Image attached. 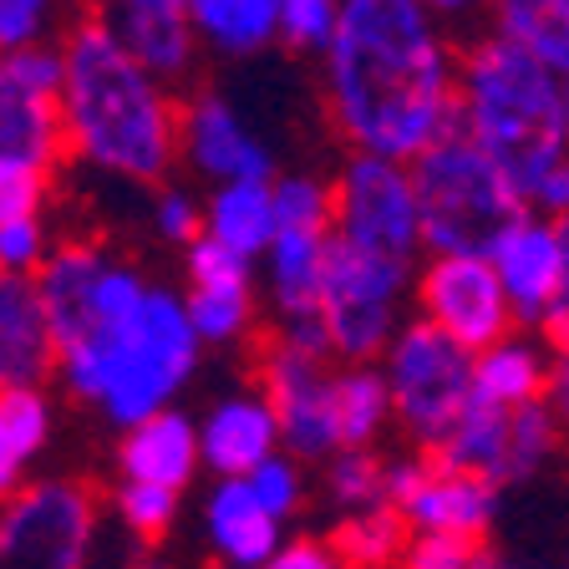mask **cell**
I'll return each mask as SVG.
<instances>
[{"label":"cell","instance_id":"cell-1","mask_svg":"<svg viewBox=\"0 0 569 569\" xmlns=\"http://www.w3.org/2000/svg\"><path fill=\"white\" fill-rule=\"evenodd\" d=\"M326 112L351 153L412 168L458 132V57L422 0H346L326 51Z\"/></svg>","mask_w":569,"mask_h":569},{"label":"cell","instance_id":"cell-2","mask_svg":"<svg viewBox=\"0 0 569 569\" xmlns=\"http://www.w3.org/2000/svg\"><path fill=\"white\" fill-rule=\"evenodd\" d=\"M67 51V118L71 158L128 183H163L168 168L183 158L178 128L183 102H173L168 82L142 67L102 16H82L61 41Z\"/></svg>","mask_w":569,"mask_h":569},{"label":"cell","instance_id":"cell-3","mask_svg":"<svg viewBox=\"0 0 569 569\" xmlns=\"http://www.w3.org/2000/svg\"><path fill=\"white\" fill-rule=\"evenodd\" d=\"M199 346L189 300L168 284H153L138 316L97 326L82 341L61 346L57 381L67 397L92 402L107 427L128 432L173 407V397L199 371Z\"/></svg>","mask_w":569,"mask_h":569},{"label":"cell","instance_id":"cell-4","mask_svg":"<svg viewBox=\"0 0 569 569\" xmlns=\"http://www.w3.org/2000/svg\"><path fill=\"white\" fill-rule=\"evenodd\" d=\"M458 128L529 209L539 183L569 158V87L523 47L483 36L458 61Z\"/></svg>","mask_w":569,"mask_h":569},{"label":"cell","instance_id":"cell-5","mask_svg":"<svg viewBox=\"0 0 569 569\" xmlns=\"http://www.w3.org/2000/svg\"><path fill=\"white\" fill-rule=\"evenodd\" d=\"M412 183L427 254H488L498 229L523 209L513 183L462 128L417 158Z\"/></svg>","mask_w":569,"mask_h":569},{"label":"cell","instance_id":"cell-6","mask_svg":"<svg viewBox=\"0 0 569 569\" xmlns=\"http://www.w3.org/2000/svg\"><path fill=\"white\" fill-rule=\"evenodd\" d=\"M473 361H478L473 351H462L458 341H448L422 316L407 320L402 331H397V341L387 346L381 371H387L397 422L417 442V452L438 448L452 432V422L462 417V407L473 402V391H478Z\"/></svg>","mask_w":569,"mask_h":569},{"label":"cell","instance_id":"cell-7","mask_svg":"<svg viewBox=\"0 0 569 569\" xmlns=\"http://www.w3.org/2000/svg\"><path fill=\"white\" fill-rule=\"evenodd\" d=\"M422 264L381 260L331 239V270H326V331L331 351L346 367H381L387 346L402 331V306L417 290Z\"/></svg>","mask_w":569,"mask_h":569},{"label":"cell","instance_id":"cell-8","mask_svg":"<svg viewBox=\"0 0 569 569\" xmlns=\"http://www.w3.org/2000/svg\"><path fill=\"white\" fill-rule=\"evenodd\" d=\"M102 498L82 478H31L0 503V569H92Z\"/></svg>","mask_w":569,"mask_h":569},{"label":"cell","instance_id":"cell-9","mask_svg":"<svg viewBox=\"0 0 569 569\" xmlns=\"http://www.w3.org/2000/svg\"><path fill=\"white\" fill-rule=\"evenodd\" d=\"M336 239L361 254L422 264V209L407 163L351 153L336 173Z\"/></svg>","mask_w":569,"mask_h":569},{"label":"cell","instance_id":"cell-10","mask_svg":"<svg viewBox=\"0 0 569 569\" xmlns=\"http://www.w3.org/2000/svg\"><path fill=\"white\" fill-rule=\"evenodd\" d=\"M417 316L438 326L462 351H488L503 336L523 331L503 280L493 274L488 254H427L417 270Z\"/></svg>","mask_w":569,"mask_h":569},{"label":"cell","instance_id":"cell-11","mask_svg":"<svg viewBox=\"0 0 569 569\" xmlns=\"http://www.w3.org/2000/svg\"><path fill=\"white\" fill-rule=\"evenodd\" d=\"M260 391L280 417V442L300 462H331L341 452L336 432V371L320 356H306L270 336L260 351Z\"/></svg>","mask_w":569,"mask_h":569},{"label":"cell","instance_id":"cell-12","mask_svg":"<svg viewBox=\"0 0 569 569\" xmlns=\"http://www.w3.org/2000/svg\"><path fill=\"white\" fill-rule=\"evenodd\" d=\"M488 264H493V274L509 290L513 310H519V326L539 331L559 300V284H565L559 219H549L539 209H519L509 224L498 229L493 244H488Z\"/></svg>","mask_w":569,"mask_h":569},{"label":"cell","instance_id":"cell-13","mask_svg":"<svg viewBox=\"0 0 569 569\" xmlns=\"http://www.w3.org/2000/svg\"><path fill=\"white\" fill-rule=\"evenodd\" d=\"M178 148L193 173L219 183H274V153L260 132L239 118V107L219 92H199L183 102Z\"/></svg>","mask_w":569,"mask_h":569},{"label":"cell","instance_id":"cell-14","mask_svg":"<svg viewBox=\"0 0 569 569\" xmlns=\"http://www.w3.org/2000/svg\"><path fill=\"white\" fill-rule=\"evenodd\" d=\"M57 367L61 346L36 280L0 274V391H47Z\"/></svg>","mask_w":569,"mask_h":569},{"label":"cell","instance_id":"cell-15","mask_svg":"<svg viewBox=\"0 0 569 569\" xmlns=\"http://www.w3.org/2000/svg\"><path fill=\"white\" fill-rule=\"evenodd\" d=\"M199 452L213 478H249L254 468L284 452L280 417H274L264 391H229L203 412L199 422Z\"/></svg>","mask_w":569,"mask_h":569},{"label":"cell","instance_id":"cell-16","mask_svg":"<svg viewBox=\"0 0 569 569\" xmlns=\"http://www.w3.org/2000/svg\"><path fill=\"white\" fill-rule=\"evenodd\" d=\"M203 539L224 569H264L284 549V523L264 513L244 478H213L203 493Z\"/></svg>","mask_w":569,"mask_h":569},{"label":"cell","instance_id":"cell-17","mask_svg":"<svg viewBox=\"0 0 569 569\" xmlns=\"http://www.w3.org/2000/svg\"><path fill=\"white\" fill-rule=\"evenodd\" d=\"M102 21L118 31V41L153 71L158 82L189 77L199 36H193L183 0H107Z\"/></svg>","mask_w":569,"mask_h":569},{"label":"cell","instance_id":"cell-18","mask_svg":"<svg viewBox=\"0 0 569 569\" xmlns=\"http://www.w3.org/2000/svg\"><path fill=\"white\" fill-rule=\"evenodd\" d=\"M203 452H199V422L183 417L178 407L148 417V422L128 427L118 438V473L122 483H158V488H183L199 478Z\"/></svg>","mask_w":569,"mask_h":569},{"label":"cell","instance_id":"cell-19","mask_svg":"<svg viewBox=\"0 0 569 569\" xmlns=\"http://www.w3.org/2000/svg\"><path fill=\"white\" fill-rule=\"evenodd\" d=\"M402 519L412 533H452L468 545H488V529L498 519V488L488 478L452 473V468H427L417 493L402 503Z\"/></svg>","mask_w":569,"mask_h":569},{"label":"cell","instance_id":"cell-20","mask_svg":"<svg viewBox=\"0 0 569 569\" xmlns=\"http://www.w3.org/2000/svg\"><path fill=\"white\" fill-rule=\"evenodd\" d=\"M71 158L67 118H61V97L31 92L16 77L0 71V163L36 168V173H61Z\"/></svg>","mask_w":569,"mask_h":569},{"label":"cell","instance_id":"cell-21","mask_svg":"<svg viewBox=\"0 0 569 569\" xmlns=\"http://www.w3.org/2000/svg\"><path fill=\"white\" fill-rule=\"evenodd\" d=\"M107 264H112V249L97 244V239H61V244L51 249L47 270L36 274V290L47 300L57 346L82 341V336L92 331L97 284H102Z\"/></svg>","mask_w":569,"mask_h":569},{"label":"cell","instance_id":"cell-22","mask_svg":"<svg viewBox=\"0 0 569 569\" xmlns=\"http://www.w3.org/2000/svg\"><path fill=\"white\" fill-rule=\"evenodd\" d=\"M336 234H280L264 254V290L280 320L326 316V270Z\"/></svg>","mask_w":569,"mask_h":569},{"label":"cell","instance_id":"cell-23","mask_svg":"<svg viewBox=\"0 0 569 569\" xmlns=\"http://www.w3.org/2000/svg\"><path fill=\"white\" fill-rule=\"evenodd\" d=\"M509 438H513V412L488 402L483 391H473V402L462 407L452 432L427 458L438 462V468L473 473V478H488L493 488H503L509 483Z\"/></svg>","mask_w":569,"mask_h":569},{"label":"cell","instance_id":"cell-24","mask_svg":"<svg viewBox=\"0 0 569 569\" xmlns=\"http://www.w3.org/2000/svg\"><path fill=\"white\" fill-rule=\"evenodd\" d=\"M203 234L229 244L244 260H264L280 239L274 219V183H219L203 199Z\"/></svg>","mask_w":569,"mask_h":569},{"label":"cell","instance_id":"cell-25","mask_svg":"<svg viewBox=\"0 0 569 569\" xmlns=\"http://www.w3.org/2000/svg\"><path fill=\"white\" fill-rule=\"evenodd\" d=\"M57 402L51 391H0V503L31 483L36 458L47 452Z\"/></svg>","mask_w":569,"mask_h":569},{"label":"cell","instance_id":"cell-26","mask_svg":"<svg viewBox=\"0 0 569 569\" xmlns=\"http://www.w3.org/2000/svg\"><path fill=\"white\" fill-rule=\"evenodd\" d=\"M473 371H478V391H483L488 402L509 407V412H519V407H529V402H545L549 341L539 331H513L498 346L478 351Z\"/></svg>","mask_w":569,"mask_h":569},{"label":"cell","instance_id":"cell-27","mask_svg":"<svg viewBox=\"0 0 569 569\" xmlns=\"http://www.w3.org/2000/svg\"><path fill=\"white\" fill-rule=\"evenodd\" d=\"M199 47L219 57H254L280 41V0H183Z\"/></svg>","mask_w":569,"mask_h":569},{"label":"cell","instance_id":"cell-28","mask_svg":"<svg viewBox=\"0 0 569 569\" xmlns=\"http://www.w3.org/2000/svg\"><path fill=\"white\" fill-rule=\"evenodd\" d=\"M493 36L523 47L569 87V0H488Z\"/></svg>","mask_w":569,"mask_h":569},{"label":"cell","instance_id":"cell-29","mask_svg":"<svg viewBox=\"0 0 569 569\" xmlns=\"http://www.w3.org/2000/svg\"><path fill=\"white\" fill-rule=\"evenodd\" d=\"M397 422L391 387L381 367H341L336 371V432L341 448H371Z\"/></svg>","mask_w":569,"mask_h":569},{"label":"cell","instance_id":"cell-30","mask_svg":"<svg viewBox=\"0 0 569 569\" xmlns=\"http://www.w3.org/2000/svg\"><path fill=\"white\" fill-rule=\"evenodd\" d=\"M331 545L341 549L346 569H397L412 545V523L402 519V509L377 503V509L361 513H341Z\"/></svg>","mask_w":569,"mask_h":569},{"label":"cell","instance_id":"cell-31","mask_svg":"<svg viewBox=\"0 0 569 569\" xmlns=\"http://www.w3.org/2000/svg\"><path fill=\"white\" fill-rule=\"evenodd\" d=\"M189 320L203 346H234L254 331V280H224V284H189Z\"/></svg>","mask_w":569,"mask_h":569},{"label":"cell","instance_id":"cell-32","mask_svg":"<svg viewBox=\"0 0 569 569\" xmlns=\"http://www.w3.org/2000/svg\"><path fill=\"white\" fill-rule=\"evenodd\" d=\"M82 16L67 11V0H0V57L31 47H61Z\"/></svg>","mask_w":569,"mask_h":569},{"label":"cell","instance_id":"cell-33","mask_svg":"<svg viewBox=\"0 0 569 569\" xmlns=\"http://www.w3.org/2000/svg\"><path fill=\"white\" fill-rule=\"evenodd\" d=\"M274 219L280 234H336V183L316 173L274 178Z\"/></svg>","mask_w":569,"mask_h":569},{"label":"cell","instance_id":"cell-34","mask_svg":"<svg viewBox=\"0 0 569 569\" xmlns=\"http://www.w3.org/2000/svg\"><path fill=\"white\" fill-rule=\"evenodd\" d=\"M326 493L341 513H361L387 503V462L371 448H341L326 462Z\"/></svg>","mask_w":569,"mask_h":569},{"label":"cell","instance_id":"cell-35","mask_svg":"<svg viewBox=\"0 0 569 569\" xmlns=\"http://www.w3.org/2000/svg\"><path fill=\"white\" fill-rule=\"evenodd\" d=\"M178 498L183 493L158 483H118L112 488V519L132 545H158L178 519Z\"/></svg>","mask_w":569,"mask_h":569},{"label":"cell","instance_id":"cell-36","mask_svg":"<svg viewBox=\"0 0 569 569\" xmlns=\"http://www.w3.org/2000/svg\"><path fill=\"white\" fill-rule=\"evenodd\" d=\"M565 448V427L545 402H529L513 412V438H509V483L545 473Z\"/></svg>","mask_w":569,"mask_h":569},{"label":"cell","instance_id":"cell-37","mask_svg":"<svg viewBox=\"0 0 569 569\" xmlns=\"http://www.w3.org/2000/svg\"><path fill=\"white\" fill-rule=\"evenodd\" d=\"M341 6L346 0H280V41L326 57L341 31Z\"/></svg>","mask_w":569,"mask_h":569},{"label":"cell","instance_id":"cell-38","mask_svg":"<svg viewBox=\"0 0 569 569\" xmlns=\"http://www.w3.org/2000/svg\"><path fill=\"white\" fill-rule=\"evenodd\" d=\"M244 483L254 488V498L264 503L270 519L290 523L300 513V503H306V462L290 458V452H274V458L264 462V468H254Z\"/></svg>","mask_w":569,"mask_h":569},{"label":"cell","instance_id":"cell-39","mask_svg":"<svg viewBox=\"0 0 569 569\" xmlns=\"http://www.w3.org/2000/svg\"><path fill=\"white\" fill-rule=\"evenodd\" d=\"M57 244L61 239H51L47 213L16 219V224L0 229V274H26V280H36V274L47 270V260H51V249Z\"/></svg>","mask_w":569,"mask_h":569},{"label":"cell","instance_id":"cell-40","mask_svg":"<svg viewBox=\"0 0 569 569\" xmlns=\"http://www.w3.org/2000/svg\"><path fill=\"white\" fill-rule=\"evenodd\" d=\"M47 203H51V173L0 163V229L16 224V219L47 213Z\"/></svg>","mask_w":569,"mask_h":569},{"label":"cell","instance_id":"cell-41","mask_svg":"<svg viewBox=\"0 0 569 569\" xmlns=\"http://www.w3.org/2000/svg\"><path fill=\"white\" fill-rule=\"evenodd\" d=\"M183 270H189V284H224V280H254V260L234 254L229 244L219 239H193L183 249Z\"/></svg>","mask_w":569,"mask_h":569},{"label":"cell","instance_id":"cell-42","mask_svg":"<svg viewBox=\"0 0 569 569\" xmlns=\"http://www.w3.org/2000/svg\"><path fill=\"white\" fill-rule=\"evenodd\" d=\"M0 71H6V77H16L21 87H31V92L61 97V87H67V51H61V47L16 51V57H0Z\"/></svg>","mask_w":569,"mask_h":569},{"label":"cell","instance_id":"cell-43","mask_svg":"<svg viewBox=\"0 0 569 569\" xmlns=\"http://www.w3.org/2000/svg\"><path fill=\"white\" fill-rule=\"evenodd\" d=\"M153 229L163 239L189 249L193 239H203V203L189 189H158L153 199Z\"/></svg>","mask_w":569,"mask_h":569},{"label":"cell","instance_id":"cell-44","mask_svg":"<svg viewBox=\"0 0 569 569\" xmlns=\"http://www.w3.org/2000/svg\"><path fill=\"white\" fill-rule=\"evenodd\" d=\"M478 545L468 539H452V533H412L402 565L397 569H473Z\"/></svg>","mask_w":569,"mask_h":569},{"label":"cell","instance_id":"cell-45","mask_svg":"<svg viewBox=\"0 0 569 569\" xmlns=\"http://www.w3.org/2000/svg\"><path fill=\"white\" fill-rule=\"evenodd\" d=\"M264 569H346V559L331 539H310V533H300V539H284V549Z\"/></svg>","mask_w":569,"mask_h":569},{"label":"cell","instance_id":"cell-46","mask_svg":"<svg viewBox=\"0 0 569 569\" xmlns=\"http://www.w3.org/2000/svg\"><path fill=\"white\" fill-rule=\"evenodd\" d=\"M545 407L559 417V427L569 432V341L549 346V387H545Z\"/></svg>","mask_w":569,"mask_h":569},{"label":"cell","instance_id":"cell-47","mask_svg":"<svg viewBox=\"0 0 569 569\" xmlns=\"http://www.w3.org/2000/svg\"><path fill=\"white\" fill-rule=\"evenodd\" d=\"M559 239H565V284H559L555 310H549L545 326H539V336H545L549 346H565L569 341V219H559Z\"/></svg>","mask_w":569,"mask_h":569},{"label":"cell","instance_id":"cell-48","mask_svg":"<svg viewBox=\"0 0 569 569\" xmlns=\"http://www.w3.org/2000/svg\"><path fill=\"white\" fill-rule=\"evenodd\" d=\"M529 209L549 213V219H569V158L545 178V183H539V193L529 199Z\"/></svg>","mask_w":569,"mask_h":569},{"label":"cell","instance_id":"cell-49","mask_svg":"<svg viewBox=\"0 0 569 569\" xmlns=\"http://www.w3.org/2000/svg\"><path fill=\"white\" fill-rule=\"evenodd\" d=\"M473 569H519L509 555H498L493 545H478V555H473Z\"/></svg>","mask_w":569,"mask_h":569},{"label":"cell","instance_id":"cell-50","mask_svg":"<svg viewBox=\"0 0 569 569\" xmlns=\"http://www.w3.org/2000/svg\"><path fill=\"white\" fill-rule=\"evenodd\" d=\"M432 16H462V11H473V6H483V0H422Z\"/></svg>","mask_w":569,"mask_h":569},{"label":"cell","instance_id":"cell-51","mask_svg":"<svg viewBox=\"0 0 569 569\" xmlns=\"http://www.w3.org/2000/svg\"><path fill=\"white\" fill-rule=\"evenodd\" d=\"M122 569H173L168 559H158V555H138V559H128Z\"/></svg>","mask_w":569,"mask_h":569},{"label":"cell","instance_id":"cell-52","mask_svg":"<svg viewBox=\"0 0 569 569\" xmlns=\"http://www.w3.org/2000/svg\"><path fill=\"white\" fill-rule=\"evenodd\" d=\"M565 569H569V565H565Z\"/></svg>","mask_w":569,"mask_h":569}]
</instances>
